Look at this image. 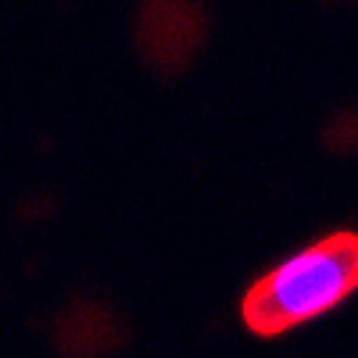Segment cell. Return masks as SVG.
I'll return each instance as SVG.
<instances>
[{
    "instance_id": "6da1fadb",
    "label": "cell",
    "mask_w": 358,
    "mask_h": 358,
    "mask_svg": "<svg viewBox=\"0 0 358 358\" xmlns=\"http://www.w3.org/2000/svg\"><path fill=\"white\" fill-rule=\"evenodd\" d=\"M358 290V233L337 229L268 268L244 294V322L258 337H280L344 305Z\"/></svg>"
},
{
    "instance_id": "7a4b0ae2",
    "label": "cell",
    "mask_w": 358,
    "mask_h": 358,
    "mask_svg": "<svg viewBox=\"0 0 358 358\" xmlns=\"http://www.w3.org/2000/svg\"><path fill=\"white\" fill-rule=\"evenodd\" d=\"M208 15L197 4H147L136 15V50L162 76H179L204 47Z\"/></svg>"
},
{
    "instance_id": "3957f363",
    "label": "cell",
    "mask_w": 358,
    "mask_h": 358,
    "mask_svg": "<svg viewBox=\"0 0 358 358\" xmlns=\"http://www.w3.org/2000/svg\"><path fill=\"white\" fill-rule=\"evenodd\" d=\"M126 344L118 312L97 297H72L54 315V348L65 358H104Z\"/></svg>"
},
{
    "instance_id": "277c9868",
    "label": "cell",
    "mask_w": 358,
    "mask_h": 358,
    "mask_svg": "<svg viewBox=\"0 0 358 358\" xmlns=\"http://www.w3.org/2000/svg\"><path fill=\"white\" fill-rule=\"evenodd\" d=\"M326 143L337 155L358 151V111H341L330 122V129H326Z\"/></svg>"
}]
</instances>
